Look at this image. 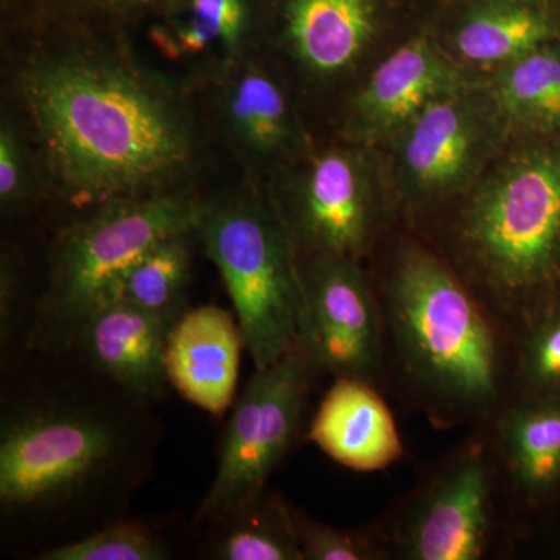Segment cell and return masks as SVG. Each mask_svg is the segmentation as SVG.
<instances>
[{"label": "cell", "mask_w": 560, "mask_h": 560, "mask_svg": "<svg viewBox=\"0 0 560 560\" xmlns=\"http://www.w3.org/2000/svg\"><path fill=\"white\" fill-rule=\"evenodd\" d=\"M16 83L44 161L70 200L102 205L171 191L197 160L186 108L130 62L49 51L25 61Z\"/></svg>", "instance_id": "1"}, {"label": "cell", "mask_w": 560, "mask_h": 560, "mask_svg": "<svg viewBox=\"0 0 560 560\" xmlns=\"http://www.w3.org/2000/svg\"><path fill=\"white\" fill-rule=\"evenodd\" d=\"M197 237L223 278L256 368L296 349L300 260L278 206L256 190L201 202Z\"/></svg>", "instance_id": "2"}, {"label": "cell", "mask_w": 560, "mask_h": 560, "mask_svg": "<svg viewBox=\"0 0 560 560\" xmlns=\"http://www.w3.org/2000/svg\"><path fill=\"white\" fill-rule=\"evenodd\" d=\"M201 202L171 190L97 205L62 232L50 259L40 326L55 346H73L95 312L117 300L131 268L158 243L197 230Z\"/></svg>", "instance_id": "3"}, {"label": "cell", "mask_w": 560, "mask_h": 560, "mask_svg": "<svg viewBox=\"0 0 560 560\" xmlns=\"http://www.w3.org/2000/svg\"><path fill=\"white\" fill-rule=\"evenodd\" d=\"M119 420L69 399H32L3 415L0 504L5 514H44L91 495L124 463Z\"/></svg>", "instance_id": "4"}, {"label": "cell", "mask_w": 560, "mask_h": 560, "mask_svg": "<svg viewBox=\"0 0 560 560\" xmlns=\"http://www.w3.org/2000/svg\"><path fill=\"white\" fill-rule=\"evenodd\" d=\"M390 312L408 363L431 388L469 405L495 397V341L477 304L440 260L419 248L401 250Z\"/></svg>", "instance_id": "5"}, {"label": "cell", "mask_w": 560, "mask_h": 560, "mask_svg": "<svg viewBox=\"0 0 560 560\" xmlns=\"http://www.w3.org/2000/svg\"><path fill=\"white\" fill-rule=\"evenodd\" d=\"M464 235L508 293L550 282L560 267V149L528 150L501 168L471 200Z\"/></svg>", "instance_id": "6"}, {"label": "cell", "mask_w": 560, "mask_h": 560, "mask_svg": "<svg viewBox=\"0 0 560 560\" xmlns=\"http://www.w3.org/2000/svg\"><path fill=\"white\" fill-rule=\"evenodd\" d=\"M311 366L296 348L256 368L228 420L215 477L195 515L197 523L223 521L267 489L300 427Z\"/></svg>", "instance_id": "7"}, {"label": "cell", "mask_w": 560, "mask_h": 560, "mask_svg": "<svg viewBox=\"0 0 560 560\" xmlns=\"http://www.w3.org/2000/svg\"><path fill=\"white\" fill-rule=\"evenodd\" d=\"M300 272L298 348L337 378L368 381L381 361V323L363 272L329 256H308Z\"/></svg>", "instance_id": "8"}, {"label": "cell", "mask_w": 560, "mask_h": 560, "mask_svg": "<svg viewBox=\"0 0 560 560\" xmlns=\"http://www.w3.org/2000/svg\"><path fill=\"white\" fill-rule=\"evenodd\" d=\"M278 209L296 249L355 260L374 226V197L363 161L352 151H324L291 187L285 208Z\"/></svg>", "instance_id": "9"}, {"label": "cell", "mask_w": 560, "mask_h": 560, "mask_svg": "<svg viewBox=\"0 0 560 560\" xmlns=\"http://www.w3.org/2000/svg\"><path fill=\"white\" fill-rule=\"evenodd\" d=\"M460 91L431 103L404 130L401 168L416 194L440 197L458 189L488 151V110Z\"/></svg>", "instance_id": "10"}, {"label": "cell", "mask_w": 560, "mask_h": 560, "mask_svg": "<svg viewBox=\"0 0 560 560\" xmlns=\"http://www.w3.org/2000/svg\"><path fill=\"white\" fill-rule=\"evenodd\" d=\"M243 346L237 315L217 305L186 311L168 334L167 381L195 407L223 416L237 389Z\"/></svg>", "instance_id": "11"}, {"label": "cell", "mask_w": 560, "mask_h": 560, "mask_svg": "<svg viewBox=\"0 0 560 560\" xmlns=\"http://www.w3.org/2000/svg\"><path fill=\"white\" fill-rule=\"evenodd\" d=\"M460 91V75L430 40L394 51L352 101V127L364 138L404 131L431 103Z\"/></svg>", "instance_id": "12"}, {"label": "cell", "mask_w": 560, "mask_h": 560, "mask_svg": "<svg viewBox=\"0 0 560 560\" xmlns=\"http://www.w3.org/2000/svg\"><path fill=\"white\" fill-rule=\"evenodd\" d=\"M172 324L124 301H113L81 327L79 345L94 371L140 400L167 385L165 349Z\"/></svg>", "instance_id": "13"}, {"label": "cell", "mask_w": 560, "mask_h": 560, "mask_svg": "<svg viewBox=\"0 0 560 560\" xmlns=\"http://www.w3.org/2000/svg\"><path fill=\"white\" fill-rule=\"evenodd\" d=\"M489 530V471L480 455L466 456L420 503L408 530L416 560H475Z\"/></svg>", "instance_id": "14"}, {"label": "cell", "mask_w": 560, "mask_h": 560, "mask_svg": "<svg viewBox=\"0 0 560 560\" xmlns=\"http://www.w3.org/2000/svg\"><path fill=\"white\" fill-rule=\"evenodd\" d=\"M311 440L348 469H385L401 456L393 415L366 381L337 378L311 427Z\"/></svg>", "instance_id": "15"}, {"label": "cell", "mask_w": 560, "mask_h": 560, "mask_svg": "<svg viewBox=\"0 0 560 560\" xmlns=\"http://www.w3.org/2000/svg\"><path fill=\"white\" fill-rule=\"evenodd\" d=\"M220 79V125L243 161L257 167L293 147L296 128L289 102L267 70L245 58L221 70Z\"/></svg>", "instance_id": "16"}, {"label": "cell", "mask_w": 560, "mask_h": 560, "mask_svg": "<svg viewBox=\"0 0 560 560\" xmlns=\"http://www.w3.org/2000/svg\"><path fill=\"white\" fill-rule=\"evenodd\" d=\"M377 31V0H287L285 40L302 68L334 77L355 65Z\"/></svg>", "instance_id": "17"}, {"label": "cell", "mask_w": 560, "mask_h": 560, "mask_svg": "<svg viewBox=\"0 0 560 560\" xmlns=\"http://www.w3.org/2000/svg\"><path fill=\"white\" fill-rule=\"evenodd\" d=\"M555 28L544 11L518 0H493L460 24L456 47L466 60L512 62L550 43Z\"/></svg>", "instance_id": "18"}, {"label": "cell", "mask_w": 560, "mask_h": 560, "mask_svg": "<svg viewBox=\"0 0 560 560\" xmlns=\"http://www.w3.org/2000/svg\"><path fill=\"white\" fill-rule=\"evenodd\" d=\"M213 526L210 559L304 560L296 522L267 489Z\"/></svg>", "instance_id": "19"}, {"label": "cell", "mask_w": 560, "mask_h": 560, "mask_svg": "<svg viewBox=\"0 0 560 560\" xmlns=\"http://www.w3.org/2000/svg\"><path fill=\"white\" fill-rule=\"evenodd\" d=\"M501 438L518 488L545 495L560 486V399L536 397L503 420Z\"/></svg>", "instance_id": "20"}, {"label": "cell", "mask_w": 560, "mask_h": 560, "mask_svg": "<svg viewBox=\"0 0 560 560\" xmlns=\"http://www.w3.org/2000/svg\"><path fill=\"white\" fill-rule=\"evenodd\" d=\"M497 108L534 131L560 130V46L545 44L508 62L493 86Z\"/></svg>", "instance_id": "21"}, {"label": "cell", "mask_w": 560, "mask_h": 560, "mask_svg": "<svg viewBox=\"0 0 560 560\" xmlns=\"http://www.w3.org/2000/svg\"><path fill=\"white\" fill-rule=\"evenodd\" d=\"M248 10L245 0H190L186 18L156 33L165 54L178 60L210 58L224 70L245 60Z\"/></svg>", "instance_id": "22"}, {"label": "cell", "mask_w": 560, "mask_h": 560, "mask_svg": "<svg viewBox=\"0 0 560 560\" xmlns=\"http://www.w3.org/2000/svg\"><path fill=\"white\" fill-rule=\"evenodd\" d=\"M194 237L197 230L158 243L128 272L116 301L128 302L173 326L187 311Z\"/></svg>", "instance_id": "23"}, {"label": "cell", "mask_w": 560, "mask_h": 560, "mask_svg": "<svg viewBox=\"0 0 560 560\" xmlns=\"http://www.w3.org/2000/svg\"><path fill=\"white\" fill-rule=\"evenodd\" d=\"M171 550L147 526L116 522L83 539L44 550L40 560H164Z\"/></svg>", "instance_id": "24"}, {"label": "cell", "mask_w": 560, "mask_h": 560, "mask_svg": "<svg viewBox=\"0 0 560 560\" xmlns=\"http://www.w3.org/2000/svg\"><path fill=\"white\" fill-rule=\"evenodd\" d=\"M525 381L537 397L560 399V311L541 318L523 342Z\"/></svg>", "instance_id": "25"}, {"label": "cell", "mask_w": 560, "mask_h": 560, "mask_svg": "<svg viewBox=\"0 0 560 560\" xmlns=\"http://www.w3.org/2000/svg\"><path fill=\"white\" fill-rule=\"evenodd\" d=\"M32 161L27 145L10 117L0 125V206L18 212L32 200Z\"/></svg>", "instance_id": "26"}, {"label": "cell", "mask_w": 560, "mask_h": 560, "mask_svg": "<svg viewBox=\"0 0 560 560\" xmlns=\"http://www.w3.org/2000/svg\"><path fill=\"white\" fill-rule=\"evenodd\" d=\"M302 558L307 560H366L374 558L370 541L350 530L315 522H296Z\"/></svg>", "instance_id": "27"}, {"label": "cell", "mask_w": 560, "mask_h": 560, "mask_svg": "<svg viewBox=\"0 0 560 560\" xmlns=\"http://www.w3.org/2000/svg\"><path fill=\"white\" fill-rule=\"evenodd\" d=\"M101 2L116 7H135L145 5V3L154 2V0H101Z\"/></svg>", "instance_id": "28"}]
</instances>
